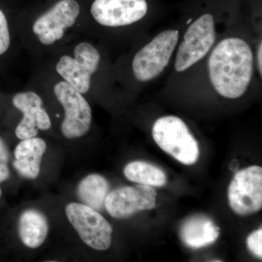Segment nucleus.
<instances>
[{
  "label": "nucleus",
  "mask_w": 262,
  "mask_h": 262,
  "mask_svg": "<svg viewBox=\"0 0 262 262\" xmlns=\"http://www.w3.org/2000/svg\"><path fill=\"white\" fill-rule=\"evenodd\" d=\"M253 53L241 37L224 38L210 51L208 76L215 92L228 99L242 97L252 81Z\"/></svg>",
  "instance_id": "1"
},
{
  "label": "nucleus",
  "mask_w": 262,
  "mask_h": 262,
  "mask_svg": "<svg viewBox=\"0 0 262 262\" xmlns=\"http://www.w3.org/2000/svg\"><path fill=\"white\" fill-rule=\"evenodd\" d=\"M152 137L160 149L181 163L192 165L198 161L199 146L180 117L168 115L158 118L152 126Z\"/></svg>",
  "instance_id": "2"
},
{
  "label": "nucleus",
  "mask_w": 262,
  "mask_h": 262,
  "mask_svg": "<svg viewBox=\"0 0 262 262\" xmlns=\"http://www.w3.org/2000/svg\"><path fill=\"white\" fill-rule=\"evenodd\" d=\"M179 32L168 29L159 33L134 56L133 73L139 82L155 80L168 67L178 46Z\"/></svg>",
  "instance_id": "3"
},
{
  "label": "nucleus",
  "mask_w": 262,
  "mask_h": 262,
  "mask_svg": "<svg viewBox=\"0 0 262 262\" xmlns=\"http://www.w3.org/2000/svg\"><path fill=\"white\" fill-rule=\"evenodd\" d=\"M216 39L214 18L202 15L190 24L177 48L174 68L184 72L201 61L211 51Z\"/></svg>",
  "instance_id": "4"
},
{
  "label": "nucleus",
  "mask_w": 262,
  "mask_h": 262,
  "mask_svg": "<svg viewBox=\"0 0 262 262\" xmlns=\"http://www.w3.org/2000/svg\"><path fill=\"white\" fill-rule=\"evenodd\" d=\"M66 215L89 247L105 251L111 246L113 228L98 211L82 203H72L66 207Z\"/></svg>",
  "instance_id": "5"
},
{
  "label": "nucleus",
  "mask_w": 262,
  "mask_h": 262,
  "mask_svg": "<svg viewBox=\"0 0 262 262\" xmlns=\"http://www.w3.org/2000/svg\"><path fill=\"white\" fill-rule=\"evenodd\" d=\"M228 201L237 215H252L262 208V168L251 165L239 170L230 182Z\"/></svg>",
  "instance_id": "6"
},
{
  "label": "nucleus",
  "mask_w": 262,
  "mask_h": 262,
  "mask_svg": "<svg viewBox=\"0 0 262 262\" xmlns=\"http://www.w3.org/2000/svg\"><path fill=\"white\" fill-rule=\"evenodd\" d=\"M54 93L64 110L62 134L68 139L85 135L92 122V111L85 98L65 81L56 84Z\"/></svg>",
  "instance_id": "7"
},
{
  "label": "nucleus",
  "mask_w": 262,
  "mask_h": 262,
  "mask_svg": "<svg viewBox=\"0 0 262 262\" xmlns=\"http://www.w3.org/2000/svg\"><path fill=\"white\" fill-rule=\"evenodd\" d=\"M75 58L63 56L56 65V71L80 94H86L91 88V76L97 70L101 56L92 45L80 42L74 51Z\"/></svg>",
  "instance_id": "8"
},
{
  "label": "nucleus",
  "mask_w": 262,
  "mask_h": 262,
  "mask_svg": "<svg viewBox=\"0 0 262 262\" xmlns=\"http://www.w3.org/2000/svg\"><path fill=\"white\" fill-rule=\"evenodd\" d=\"M156 195L151 186L139 184L136 187H120L108 193L104 208L114 218L126 219L139 212L155 208Z\"/></svg>",
  "instance_id": "9"
},
{
  "label": "nucleus",
  "mask_w": 262,
  "mask_h": 262,
  "mask_svg": "<svg viewBox=\"0 0 262 262\" xmlns=\"http://www.w3.org/2000/svg\"><path fill=\"white\" fill-rule=\"evenodd\" d=\"M80 11L76 0H61L36 20L33 32L42 44H53L63 37L66 29L75 24Z\"/></svg>",
  "instance_id": "10"
},
{
  "label": "nucleus",
  "mask_w": 262,
  "mask_h": 262,
  "mask_svg": "<svg viewBox=\"0 0 262 262\" xmlns=\"http://www.w3.org/2000/svg\"><path fill=\"white\" fill-rule=\"evenodd\" d=\"M146 0H95L91 14L101 25L120 27L131 25L145 17Z\"/></svg>",
  "instance_id": "11"
},
{
  "label": "nucleus",
  "mask_w": 262,
  "mask_h": 262,
  "mask_svg": "<svg viewBox=\"0 0 262 262\" xmlns=\"http://www.w3.org/2000/svg\"><path fill=\"white\" fill-rule=\"evenodd\" d=\"M13 104L23 113L24 117L15 129V135L20 140L35 137L38 130H48L51 121L42 108V100L34 92L18 93L13 98Z\"/></svg>",
  "instance_id": "12"
},
{
  "label": "nucleus",
  "mask_w": 262,
  "mask_h": 262,
  "mask_svg": "<svg viewBox=\"0 0 262 262\" xmlns=\"http://www.w3.org/2000/svg\"><path fill=\"white\" fill-rule=\"evenodd\" d=\"M220 236V228L206 215L190 217L180 229L182 242L188 248L200 249L213 244Z\"/></svg>",
  "instance_id": "13"
},
{
  "label": "nucleus",
  "mask_w": 262,
  "mask_h": 262,
  "mask_svg": "<svg viewBox=\"0 0 262 262\" xmlns=\"http://www.w3.org/2000/svg\"><path fill=\"white\" fill-rule=\"evenodd\" d=\"M46 148L45 141L36 136L22 140L15 149L13 166L15 170L25 178L37 179Z\"/></svg>",
  "instance_id": "14"
},
{
  "label": "nucleus",
  "mask_w": 262,
  "mask_h": 262,
  "mask_svg": "<svg viewBox=\"0 0 262 262\" xmlns=\"http://www.w3.org/2000/svg\"><path fill=\"white\" fill-rule=\"evenodd\" d=\"M48 229L47 218L37 210H27L19 219V236L23 244L28 248L39 247L47 237Z\"/></svg>",
  "instance_id": "15"
},
{
  "label": "nucleus",
  "mask_w": 262,
  "mask_h": 262,
  "mask_svg": "<svg viewBox=\"0 0 262 262\" xmlns=\"http://www.w3.org/2000/svg\"><path fill=\"white\" fill-rule=\"evenodd\" d=\"M108 190L110 184L104 177L98 174H91L81 181L77 193L82 204L99 211L104 208Z\"/></svg>",
  "instance_id": "16"
},
{
  "label": "nucleus",
  "mask_w": 262,
  "mask_h": 262,
  "mask_svg": "<svg viewBox=\"0 0 262 262\" xmlns=\"http://www.w3.org/2000/svg\"><path fill=\"white\" fill-rule=\"evenodd\" d=\"M124 175L131 182L151 187H163L167 183L166 175L161 169L144 161L127 164L124 168Z\"/></svg>",
  "instance_id": "17"
},
{
  "label": "nucleus",
  "mask_w": 262,
  "mask_h": 262,
  "mask_svg": "<svg viewBox=\"0 0 262 262\" xmlns=\"http://www.w3.org/2000/svg\"><path fill=\"white\" fill-rule=\"evenodd\" d=\"M10 45L8 24L5 13L0 9V56L8 51Z\"/></svg>",
  "instance_id": "18"
},
{
  "label": "nucleus",
  "mask_w": 262,
  "mask_h": 262,
  "mask_svg": "<svg viewBox=\"0 0 262 262\" xmlns=\"http://www.w3.org/2000/svg\"><path fill=\"white\" fill-rule=\"evenodd\" d=\"M248 250L256 257L262 258V229L252 232L247 238Z\"/></svg>",
  "instance_id": "19"
},
{
  "label": "nucleus",
  "mask_w": 262,
  "mask_h": 262,
  "mask_svg": "<svg viewBox=\"0 0 262 262\" xmlns=\"http://www.w3.org/2000/svg\"><path fill=\"white\" fill-rule=\"evenodd\" d=\"M9 152L4 141L0 138V183L8 180L10 177L8 168Z\"/></svg>",
  "instance_id": "20"
},
{
  "label": "nucleus",
  "mask_w": 262,
  "mask_h": 262,
  "mask_svg": "<svg viewBox=\"0 0 262 262\" xmlns=\"http://www.w3.org/2000/svg\"><path fill=\"white\" fill-rule=\"evenodd\" d=\"M262 46L261 42L258 44L257 48V51H256V64H257V70L258 74H259L260 77H261L262 73V67H261V53Z\"/></svg>",
  "instance_id": "21"
},
{
  "label": "nucleus",
  "mask_w": 262,
  "mask_h": 262,
  "mask_svg": "<svg viewBox=\"0 0 262 262\" xmlns=\"http://www.w3.org/2000/svg\"><path fill=\"white\" fill-rule=\"evenodd\" d=\"M1 194H2V192H1V189H0V196H1Z\"/></svg>",
  "instance_id": "22"
}]
</instances>
